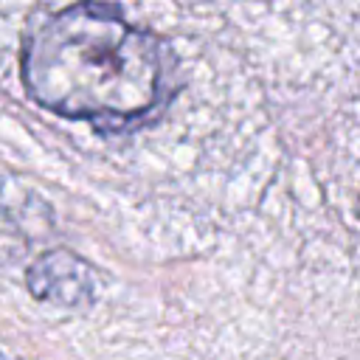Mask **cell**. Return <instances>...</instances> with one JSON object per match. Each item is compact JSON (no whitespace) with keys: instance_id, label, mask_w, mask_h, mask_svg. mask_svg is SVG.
I'll return each mask as SVG.
<instances>
[{"instance_id":"cell-2","label":"cell","mask_w":360,"mask_h":360,"mask_svg":"<svg viewBox=\"0 0 360 360\" xmlns=\"http://www.w3.org/2000/svg\"><path fill=\"white\" fill-rule=\"evenodd\" d=\"M25 284L34 298L59 307H87L96 298L93 267L65 248L48 250L34 259L25 273Z\"/></svg>"},{"instance_id":"cell-1","label":"cell","mask_w":360,"mask_h":360,"mask_svg":"<svg viewBox=\"0 0 360 360\" xmlns=\"http://www.w3.org/2000/svg\"><path fill=\"white\" fill-rule=\"evenodd\" d=\"M22 84L39 107L107 129L158 107L163 48L112 6L82 0L31 25Z\"/></svg>"}]
</instances>
